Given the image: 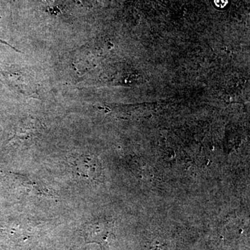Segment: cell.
<instances>
[{
	"label": "cell",
	"instance_id": "cell-2",
	"mask_svg": "<svg viewBox=\"0 0 250 250\" xmlns=\"http://www.w3.org/2000/svg\"><path fill=\"white\" fill-rule=\"evenodd\" d=\"M85 243L107 244L114 237L113 223L104 219H98L85 223L82 229Z\"/></svg>",
	"mask_w": 250,
	"mask_h": 250
},
{
	"label": "cell",
	"instance_id": "cell-3",
	"mask_svg": "<svg viewBox=\"0 0 250 250\" xmlns=\"http://www.w3.org/2000/svg\"><path fill=\"white\" fill-rule=\"evenodd\" d=\"M41 125L36 119L23 121L16 128L13 139L18 142L25 143L34 140L40 134Z\"/></svg>",
	"mask_w": 250,
	"mask_h": 250
},
{
	"label": "cell",
	"instance_id": "cell-1",
	"mask_svg": "<svg viewBox=\"0 0 250 250\" xmlns=\"http://www.w3.org/2000/svg\"><path fill=\"white\" fill-rule=\"evenodd\" d=\"M67 161L76 178L88 182H103V166L98 156L85 153L73 154L69 156Z\"/></svg>",
	"mask_w": 250,
	"mask_h": 250
}]
</instances>
